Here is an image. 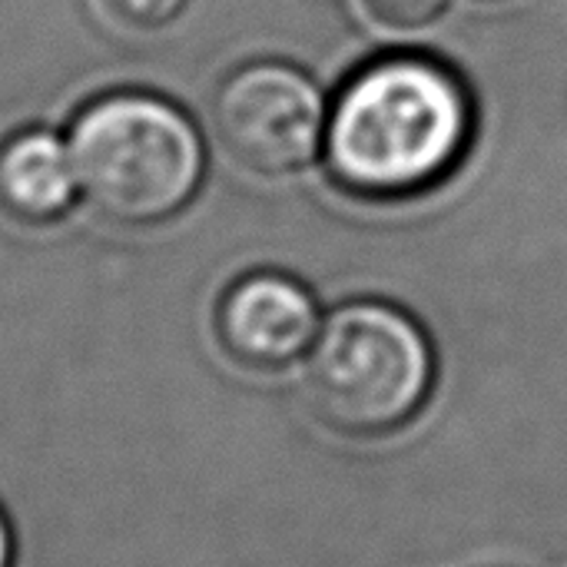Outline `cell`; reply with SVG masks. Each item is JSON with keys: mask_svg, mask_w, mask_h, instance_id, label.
I'll return each instance as SVG.
<instances>
[{"mask_svg": "<svg viewBox=\"0 0 567 567\" xmlns=\"http://www.w3.org/2000/svg\"><path fill=\"white\" fill-rule=\"evenodd\" d=\"M329 103L316 80L282 60H252L213 93V130L243 169L286 176L322 153Z\"/></svg>", "mask_w": 567, "mask_h": 567, "instance_id": "4", "label": "cell"}, {"mask_svg": "<svg viewBox=\"0 0 567 567\" xmlns=\"http://www.w3.org/2000/svg\"><path fill=\"white\" fill-rule=\"evenodd\" d=\"M80 196L113 223L153 226L199 189L206 153L193 120L169 100L116 90L90 100L70 123Z\"/></svg>", "mask_w": 567, "mask_h": 567, "instance_id": "2", "label": "cell"}, {"mask_svg": "<svg viewBox=\"0 0 567 567\" xmlns=\"http://www.w3.org/2000/svg\"><path fill=\"white\" fill-rule=\"evenodd\" d=\"M472 130V93L452 66L392 53L359 66L329 100L322 159L359 199H409L462 163Z\"/></svg>", "mask_w": 567, "mask_h": 567, "instance_id": "1", "label": "cell"}, {"mask_svg": "<svg viewBox=\"0 0 567 567\" xmlns=\"http://www.w3.org/2000/svg\"><path fill=\"white\" fill-rule=\"evenodd\" d=\"M319 309L302 282L282 272H249L236 279L216 309V336L229 359L246 369H282L312 349Z\"/></svg>", "mask_w": 567, "mask_h": 567, "instance_id": "5", "label": "cell"}, {"mask_svg": "<svg viewBox=\"0 0 567 567\" xmlns=\"http://www.w3.org/2000/svg\"><path fill=\"white\" fill-rule=\"evenodd\" d=\"M106 17L126 30H159L173 23L186 0H100Z\"/></svg>", "mask_w": 567, "mask_h": 567, "instance_id": "8", "label": "cell"}, {"mask_svg": "<svg viewBox=\"0 0 567 567\" xmlns=\"http://www.w3.org/2000/svg\"><path fill=\"white\" fill-rule=\"evenodd\" d=\"M80 196L66 140L20 130L0 143V209L20 223H53Z\"/></svg>", "mask_w": 567, "mask_h": 567, "instance_id": "6", "label": "cell"}, {"mask_svg": "<svg viewBox=\"0 0 567 567\" xmlns=\"http://www.w3.org/2000/svg\"><path fill=\"white\" fill-rule=\"evenodd\" d=\"M10 565V532H7V522L0 515V567Z\"/></svg>", "mask_w": 567, "mask_h": 567, "instance_id": "9", "label": "cell"}, {"mask_svg": "<svg viewBox=\"0 0 567 567\" xmlns=\"http://www.w3.org/2000/svg\"><path fill=\"white\" fill-rule=\"evenodd\" d=\"M302 382L329 429L375 439L422 412L435 382V352L409 312L362 299L319 326Z\"/></svg>", "mask_w": 567, "mask_h": 567, "instance_id": "3", "label": "cell"}, {"mask_svg": "<svg viewBox=\"0 0 567 567\" xmlns=\"http://www.w3.org/2000/svg\"><path fill=\"white\" fill-rule=\"evenodd\" d=\"M355 7L372 30L402 37L435 27L449 13L452 0H355Z\"/></svg>", "mask_w": 567, "mask_h": 567, "instance_id": "7", "label": "cell"}]
</instances>
